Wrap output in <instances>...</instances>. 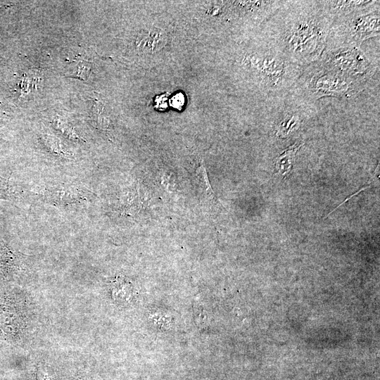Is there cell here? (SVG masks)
Wrapping results in <instances>:
<instances>
[{"label": "cell", "mask_w": 380, "mask_h": 380, "mask_svg": "<svg viewBox=\"0 0 380 380\" xmlns=\"http://www.w3.org/2000/svg\"><path fill=\"white\" fill-rule=\"evenodd\" d=\"M367 84L317 61L303 68L293 91L310 102L324 97L348 99L357 96Z\"/></svg>", "instance_id": "3957f363"}, {"label": "cell", "mask_w": 380, "mask_h": 380, "mask_svg": "<svg viewBox=\"0 0 380 380\" xmlns=\"http://www.w3.org/2000/svg\"><path fill=\"white\" fill-rule=\"evenodd\" d=\"M43 141L47 148L56 155H65L59 140L51 135H43Z\"/></svg>", "instance_id": "8fae6325"}, {"label": "cell", "mask_w": 380, "mask_h": 380, "mask_svg": "<svg viewBox=\"0 0 380 380\" xmlns=\"http://www.w3.org/2000/svg\"><path fill=\"white\" fill-rule=\"evenodd\" d=\"M318 61L340 73L367 82L376 70L359 46L325 49Z\"/></svg>", "instance_id": "5b68a950"}, {"label": "cell", "mask_w": 380, "mask_h": 380, "mask_svg": "<svg viewBox=\"0 0 380 380\" xmlns=\"http://www.w3.org/2000/svg\"><path fill=\"white\" fill-rule=\"evenodd\" d=\"M15 196L14 186L8 179L0 176V199L11 200Z\"/></svg>", "instance_id": "30bf717a"}, {"label": "cell", "mask_w": 380, "mask_h": 380, "mask_svg": "<svg viewBox=\"0 0 380 380\" xmlns=\"http://www.w3.org/2000/svg\"><path fill=\"white\" fill-rule=\"evenodd\" d=\"M331 23L319 1H284L264 23V39L291 62L304 68L323 54Z\"/></svg>", "instance_id": "6da1fadb"}, {"label": "cell", "mask_w": 380, "mask_h": 380, "mask_svg": "<svg viewBox=\"0 0 380 380\" xmlns=\"http://www.w3.org/2000/svg\"><path fill=\"white\" fill-rule=\"evenodd\" d=\"M260 47L244 53L241 65L258 89L269 97L291 92L303 69L278 51L264 38Z\"/></svg>", "instance_id": "7a4b0ae2"}, {"label": "cell", "mask_w": 380, "mask_h": 380, "mask_svg": "<svg viewBox=\"0 0 380 380\" xmlns=\"http://www.w3.org/2000/svg\"><path fill=\"white\" fill-rule=\"evenodd\" d=\"M91 65L89 62L82 61L77 64L76 72L70 77H73L85 81L89 77L91 72Z\"/></svg>", "instance_id": "7c38bea8"}, {"label": "cell", "mask_w": 380, "mask_h": 380, "mask_svg": "<svg viewBox=\"0 0 380 380\" xmlns=\"http://www.w3.org/2000/svg\"><path fill=\"white\" fill-rule=\"evenodd\" d=\"M379 1L372 6L332 22L325 49L360 46L380 34Z\"/></svg>", "instance_id": "277c9868"}, {"label": "cell", "mask_w": 380, "mask_h": 380, "mask_svg": "<svg viewBox=\"0 0 380 380\" xmlns=\"http://www.w3.org/2000/svg\"><path fill=\"white\" fill-rule=\"evenodd\" d=\"M39 196L47 203L66 206L87 202L94 194L82 185L65 184L46 189Z\"/></svg>", "instance_id": "8992f818"}, {"label": "cell", "mask_w": 380, "mask_h": 380, "mask_svg": "<svg viewBox=\"0 0 380 380\" xmlns=\"http://www.w3.org/2000/svg\"><path fill=\"white\" fill-rule=\"evenodd\" d=\"M56 126L57 127L59 131H61L64 135L68 137L69 139H71L75 141H77L80 139L79 136L72 130L70 126L67 125L66 123L61 120H58L56 121Z\"/></svg>", "instance_id": "4fadbf2b"}, {"label": "cell", "mask_w": 380, "mask_h": 380, "mask_svg": "<svg viewBox=\"0 0 380 380\" xmlns=\"http://www.w3.org/2000/svg\"><path fill=\"white\" fill-rule=\"evenodd\" d=\"M15 258V253L0 239V272L2 274L13 270Z\"/></svg>", "instance_id": "9c48e42d"}, {"label": "cell", "mask_w": 380, "mask_h": 380, "mask_svg": "<svg viewBox=\"0 0 380 380\" xmlns=\"http://www.w3.org/2000/svg\"><path fill=\"white\" fill-rule=\"evenodd\" d=\"M301 144L298 142L289 146L276 158L274 166L277 172L282 176L287 175L292 169L296 153Z\"/></svg>", "instance_id": "ba28073f"}, {"label": "cell", "mask_w": 380, "mask_h": 380, "mask_svg": "<svg viewBox=\"0 0 380 380\" xmlns=\"http://www.w3.org/2000/svg\"><path fill=\"white\" fill-rule=\"evenodd\" d=\"M376 1H319L324 15L331 21L366 8Z\"/></svg>", "instance_id": "52a82bcc"}]
</instances>
